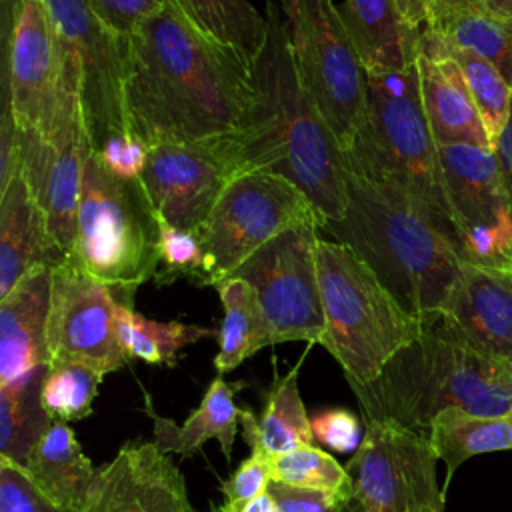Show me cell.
<instances>
[{
  "instance_id": "cell-6",
  "label": "cell",
  "mask_w": 512,
  "mask_h": 512,
  "mask_svg": "<svg viewBox=\"0 0 512 512\" xmlns=\"http://www.w3.org/2000/svg\"><path fill=\"white\" fill-rule=\"evenodd\" d=\"M316 262L326 318L320 344L350 386H364L422 332L424 322L408 314L348 246L318 238Z\"/></svg>"
},
{
  "instance_id": "cell-25",
  "label": "cell",
  "mask_w": 512,
  "mask_h": 512,
  "mask_svg": "<svg viewBox=\"0 0 512 512\" xmlns=\"http://www.w3.org/2000/svg\"><path fill=\"white\" fill-rule=\"evenodd\" d=\"M24 470L64 512H80L96 478L68 422H54L34 446Z\"/></svg>"
},
{
  "instance_id": "cell-16",
  "label": "cell",
  "mask_w": 512,
  "mask_h": 512,
  "mask_svg": "<svg viewBox=\"0 0 512 512\" xmlns=\"http://www.w3.org/2000/svg\"><path fill=\"white\" fill-rule=\"evenodd\" d=\"M20 142V174L46 214L56 244L70 258L76 238L84 166L92 152L80 82L68 92L52 132L48 136L20 132Z\"/></svg>"
},
{
  "instance_id": "cell-38",
  "label": "cell",
  "mask_w": 512,
  "mask_h": 512,
  "mask_svg": "<svg viewBox=\"0 0 512 512\" xmlns=\"http://www.w3.org/2000/svg\"><path fill=\"white\" fill-rule=\"evenodd\" d=\"M272 484V458L252 450L248 458L240 462L234 474L222 482L220 490L226 496V508H238L264 492H268Z\"/></svg>"
},
{
  "instance_id": "cell-39",
  "label": "cell",
  "mask_w": 512,
  "mask_h": 512,
  "mask_svg": "<svg viewBox=\"0 0 512 512\" xmlns=\"http://www.w3.org/2000/svg\"><path fill=\"white\" fill-rule=\"evenodd\" d=\"M314 440L336 452H356L362 442V428L358 418L346 408L320 410L312 420Z\"/></svg>"
},
{
  "instance_id": "cell-46",
  "label": "cell",
  "mask_w": 512,
  "mask_h": 512,
  "mask_svg": "<svg viewBox=\"0 0 512 512\" xmlns=\"http://www.w3.org/2000/svg\"><path fill=\"white\" fill-rule=\"evenodd\" d=\"M224 510L226 512H276V502H274L270 492H264L262 496H258V498H254V500H250V502H246L238 508H226L224 506Z\"/></svg>"
},
{
  "instance_id": "cell-5",
  "label": "cell",
  "mask_w": 512,
  "mask_h": 512,
  "mask_svg": "<svg viewBox=\"0 0 512 512\" xmlns=\"http://www.w3.org/2000/svg\"><path fill=\"white\" fill-rule=\"evenodd\" d=\"M342 158L348 172L410 194L458 246L416 64L366 76L364 118Z\"/></svg>"
},
{
  "instance_id": "cell-10",
  "label": "cell",
  "mask_w": 512,
  "mask_h": 512,
  "mask_svg": "<svg viewBox=\"0 0 512 512\" xmlns=\"http://www.w3.org/2000/svg\"><path fill=\"white\" fill-rule=\"evenodd\" d=\"M298 74L344 150L366 110V72L334 0H302L290 26Z\"/></svg>"
},
{
  "instance_id": "cell-17",
  "label": "cell",
  "mask_w": 512,
  "mask_h": 512,
  "mask_svg": "<svg viewBox=\"0 0 512 512\" xmlns=\"http://www.w3.org/2000/svg\"><path fill=\"white\" fill-rule=\"evenodd\" d=\"M140 184L166 222L198 230L228 182L238 176L218 142H154Z\"/></svg>"
},
{
  "instance_id": "cell-34",
  "label": "cell",
  "mask_w": 512,
  "mask_h": 512,
  "mask_svg": "<svg viewBox=\"0 0 512 512\" xmlns=\"http://www.w3.org/2000/svg\"><path fill=\"white\" fill-rule=\"evenodd\" d=\"M104 374L84 364L48 366L40 400L54 422H74L92 414V402Z\"/></svg>"
},
{
  "instance_id": "cell-30",
  "label": "cell",
  "mask_w": 512,
  "mask_h": 512,
  "mask_svg": "<svg viewBox=\"0 0 512 512\" xmlns=\"http://www.w3.org/2000/svg\"><path fill=\"white\" fill-rule=\"evenodd\" d=\"M48 366L0 384V458L26 466L34 446L54 420L46 414L40 390Z\"/></svg>"
},
{
  "instance_id": "cell-52",
  "label": "cell",
  "mask_w": 512,
  "mask_h": 512,
  "mask_svg": "<svg viewBox=\"0 0 512 512\" xmlns=\"http://www.w3.org/2000/svg\"><path fill=\"white\" fill-rule=\"evenodd\" d=\"M508 270H510V272H512V268H508Z\"/></svg>"
},
{
  "instance_id": "cell-3",
  "label": "cell",
  "mask_w": 512,
  "mask_h": 512,
  "mask_svg": "<svg viewBox=\"0 0 512 512\" xmlns=\"http://www.w3.org/2000/svg\"><path fill=\"white\" fill-rule=\"evenodd\" d=\"M320 232L348 246L414 318L440 316L460 280L454 240L406 192L346 170V210Z\"/></svg>"
},
{
  "instance_id": "cell-42",
  "label": "cell",
  "mask_w": 512,
  "mask_h": 512,
  "mask_svg": "<svg viewBox=\"0 0 512 512\" xmlns=\"http://www.w3.org/2000/svg\"><path fill=\"white\" fill-rule=\"evenodd\" d=\"M90 8L120 36H130L134 28L154 14L164 0H86Z\"/></svg>"
},
{
  "instance_id": "cell-36",
  "label": "cell",
  "mask_w": 512,
  "mask_h": 512,
  "mask_svg": "<svg viewBox=\"0 0 512 512\" xmlns=\"http://www.w3.org/2000/svg\"><path fill=\"white\" fill-rule=\"evenodd\" d=\"M158 220V256L162 268L156 272V284H170L178 278H190L200 286H212L210 262L198 230L178 228L156 214Z\"/></svg>"
},
{
  "instance_id": "cell-51",
  "label": "cell",
  "mask_w": 512,
  "mask_h": 512,
  "mask_svg": "<svg viewBox=\"0 0 512 512\" xmlns=\"http://www.w3.org/2000/svg\"><path fill=\"white\" fill-rule=\"evenodd\" d=\"M508 268H512V260H510V264H508Z\"/></svg>"
},
{
  "instance_id": "cell-53",
  "label": "cell",
  "mask_w": 512,
  "mask_h": 512,
  "mask_svg": "<svg viewBox=\"0 0 512 512\" xmlns=\"http://www.w3.org/2000/svg\"><path fill=\"white\" fill-rule=\"evenodd\" d=\"M510 416H512V412H510Z\"/></svg>"
},
{
  "instance_id": "cell-22",
  "label": "cell",
  "mask_w": 512,
  "mask_h": 512,
  "mask_svg": "<svg viewBox=\"0 0 512 512\" xmlns=\"http://www.w3.org/2000/svg\"><path fill=\"white\" fill-rule=\"evenodd\" d=\"M50 294L52 268H38L0 298V384L48 366Z\"/></svg>"
},
{
  "instance_id": "cell-24",
  "label": "cell",
  "mask_w": 512,
  "mask_h": 512,
  "mask_svg": "<svg viewBox=\"0 0 512 512\" xmlns=\"http://www.w3.org/2000/svg\"><path fill=\"white\" fill-rule=\"evenodd\" d=\"M240 388V382L230 384L222 376H216L208 386L206 394L202 396L200 406L186 418L182 426H176L170 418L160 416L152 408L150 396L146 394V412L154 424L156 446L164 454L176 452L182 458H186L198 452L204 442L214 438L218 440L226 460H230L238 432V422L242 416V408L234 404V394Z\"/></svg>"
},
{
  "instance_id": "cell-4",
  "label": "cell",
  "mask_w": 512,
  "mask_h": 512,
  "mask_svg": "<svg viewBox=\"0 0 512 512\" xmlns=\"http://www.w3.org/2000/svg\"><path fill=\"white\" fill-rule=\"evenodd\" d=\"M368 420H384L428 436L432 420L448 408L480 416L512 412V366L458 340L438 316L398 350L380 374L350 386Z\"/></svg>"
},
{
  "instance_id": "cell-47",
  "label": "cell",
  "mask_w": 512,
  "mask_h": 512,
  "mask_svg": "<svg viewBox=\"0 0 512 512\" xmlns=\"http://www.w3.org/2000/svg\"><path fill=\"white\" fill-rule=\"evenodd\" d=\"M490 10L512 20V0H484Z\"/></svg>"
},
{
  "instance_id": "cell-15",
  "label": "cell",
  "mask_w": 512,
  "mask_h": 512,
  "mask_svg": "<svg viewBox=\"0 0 512 512\" xmlns=\"http://www.w3.org/2000/svg\"><path fill=\"white\" fill-rule=\"evenodd\" d=\"M58 30L72 48L92 150L112 136L130 134L126 104V38L114 32L86 0H46Z\"/></svg>"
},
{
  "instance_id": "cell-1",
  "label": "cell",
  "mask_w": 512,
  "mask_h": 512,
  "mask_svg": "<svg viewBox=\"0 0 512 512\" xmlns=\"http://www.w3.org/2000/svg\"><path fill=\"white\" fill-rule=\"evenodd\" d=\"M252 100V68L202 34L176 0L126 36V104L146 144L228 138Z\"/></svg>"
},
{
  "instance_id": "cell-20",
  "label": "cell",
  "mask_w": 512,
  "mask_h": 512,
  "mask_svg": "<svg viewBox=\"0 0 512 512\" xmlns=\"http://www.w3.org/2000/svg\"><path fill=\"white\" fill-rule=\"evenodd\" d=\"M416 68L424 114L436 144H470L492 150L460 66L426 30L420 36Z\"/></svg>"
},
{
  "instance_id": "cell-27",
  "label": "cell",
  "mask_w": 512,
  "mask_h": 512,
  "mask_svg": "<svg viewBox=\"0 0 512 512\" xmlns=\"http://www.w3.org/2000/svg\"><path fill=\"white\" fill-rule=\"evenodd\" d=\"M298 368L300 362L284 376L274 378L260 418L248 410H242L240 416L244 440L252 450L270 458L310 446L314 440L312 424L298 390Z\"/></svg>"
},
{
  "instance_id": "cell-23",
  "label": "cell",
  "mask_w": 512,
  "mask_h": 512,
  "mask_svg": "<svg viewBox=\"0 0 512 512\" xmlns=\"http://www.w3.org/2000/svg\"><path fill=\"white\" fill-rule=\"evenodd\" d=\"M336 8L366 76L416 64L422 30L406 22L396 0H342Z\"/></svg>"
},
{
  "instance_id": "cell-21",
  "label": "cell",
  "mask_w": 512,
  "mask_h": 512,
  "mask_svg": "<svg viewBox=\"0 0 512 512\" xmlns=\"http://www.w3.org/2000/svg\"><path fill=\"white\" fill-rule=\"evenodd\" d=\"M64 260L46 214L18 174L0 192V298L30 272L54 268Z\"/></svg>"
},
{
  "instance_id": "cell-40",
  "label": "cell",
  "mask_w": 512,
  "mask_h": 512,
  "mask_svg": "<svg viewBox=\"0 0 512 512\" xmlns=\"http://www.w3.org/2000/svg\"><path fill=\"white\" fill-rule=\"evenodd\" d=\"M148 152L150 146L136 132H130L108 138L96 154L106 170H110L114 176L124 180H136L146 166Z\"/></svg>"
},
{
  "instance_id": "cell-14",
  "label": "cell",
  "mask_w": 512,
  "mask_h": 512,
  "mask_svg": "<svg viewBox=\"0 0 512 512\" xmlns=\"http://www.w3.org/2000/svg\"><path fill=\"white\" fill-rule=\"evenodd\" d=\"M116 292L66 258L52 268L46 326L48 366L84 364L100 374L122 368L130 358L116 332Z\"/></svg>"
},
{
  "instance_id": "cell-43",
  "label": "cell",
  "mask_w": 512,
  "mask_h": 512,
  "mask_svg": "<svg viewBox=\"0 0 512 512\" xmlns=\"http://www.w3.org/2000/svg\"><path fill=\"white\" fill-rule=\"evenodd\" d=\"M22 168V142L14 118L4 106L2 126H0V192L20 174Z\"/></svg>"
},
{
  "instance_id": "cell-28",
  "label": "cell",
  "mask_w": 512,
  "mask_h": 512,
  "mask_svg": "<svg viewBox=\"0 0 512 512\" xmlns=\"http://www.w3.org/2000/svg\"><path fill=\"white\" fill-rule=\"evenodd\" d=\"M216 290L224 316L216 334L218 354L214 366L218 374H226L238 368L246 358L274 344V334L254 288L246 280L230 276L222 280Z\"/></svg>"
},
{
  "instance_id": "cell-32",
  "label": "cell",
  "mask_w": 512,
  "mask_h": 512,
  "mask_svg": "<svg viewBox=\"0 0 512 512\" xmlns=\"http://www.w3.org/2000/svg\"><path fill=\"white\" fill-rule=\"evenodd\" d=\"M116 332L122 350L128 358H140L148 364H176V354L188 344L206 336H216V330L184 324V322H158L138 314L132 304L118 302Z\"/></svg>"
},
{
  "instance_id": "cell-37",
  "label": "cell",
  "mask_w": 512,
  "mask_h": 512,
  "mask_svg": "<svg viewBox=\"0 0 512 512\" xmlns=\"http://www.w3.org/2000/svg\"><path fill=\"white\" fill-rule=\"evenodd\" d=\"M0 512H64L28 476V472L0 458Z\"/></svg>"
},
{
  "instance_id": "cell-33",
  "label": "cell",
  "mask_w": 512,
  "mask_h": 512,
  "mask_svg": "<svg viewBox=\"0 0 512 512\" xmlns=\"http://www.w3.org/2000/svg\"><path fill=\"white\" fill-rule=\"evenodd\" d=\"M432 36L438 40L444 52H448L460 66L494 150L512 110V84L490 60H486L478 52L450 44L436 34Z\"/></svg>"
},
{
  "instance_id": "cell-13",
  "label": "cell",
  "mask_w": 512,
  "mask_h": 512,
  "mask_svg": "<svg viewBox=\"0 0 512 512\" xmlns=\"http://www.w3.org/2000/svg\"><path fill=\"white\" fill-rule=\"evenodd\" d=\"M436 454L426 434L364 418V436L346 464L366 512H444Z\"/></svg>"
},
{
  "instance_id": "cell-26",
  "label": "cell",
  "mask_w": 512,
  "mask_h": 512,
  "mask_svg": "<svg viewBox=\"0 0 512 512\" xmlns=\"http://www.w3.org/2000/svg\"><path fill=\"white\" fill-rule=\"evenodd\" d=\"M424 30L478 52L512 84V20L484 0H432Z\"/></svg>"
},
{
  "instance_id": "cell-19",
  "label": "cell",
  "mask_w": 512,
  "mask_h": 512,
  "mask_svg": "<svg viewBox=\"0 0 512 512\" xmlns=\"http://www.w3.org/2000/svg\"><path fill=\"white\" fill-rule=\"evenodd\" d=\"M458 340L492 358L512 356V272L464 260L460 280L438 316Z\"/></svg>"
},
{
  "instance_id": "cell-50",
  "label": "cell",
  "mask_w": 512,
  "mask_h": 512,
  "mask_svg": "<svg viewBox=\"0 0 512 512\" xmlns=\"http://www.w3.org/2000/svg\"><path fill=\"white\" fill-rule=\"evenodd\" d=\"M508 364H510V366H512V356H510V358H508Z\"/></svg>"
},
{
  "instance_id": "cell-18",
  "label": "cell",
  "mask_w": 512,
  "mask_h": 512,
  "mask_svg": "<svg viewBox=\"0 0 512 512\" xmlns=\"http://www.w3.org/2000/svg\"><path fill=\"white\" fill-rule=\"evenodd\" d=\"M80 512H198L180 468L156 442L124 444L96 472ZM212 512H226L216 506Z\"/></svg>"
},
{
  "instance_id": "cell-2",
  "label": "cell",
  "mask_w": 512,
  "mask_h": 512,
  "mask_svg": "<svg viewBox=\"0 0 512 512\" xmlns=\"http://www.w3.org/2000/svg\"><path fill=\"white\" fill-rule=\"evenodd\" d=\"M268 42L252 68L254 100L238 130L218 140L236 174L268 172L294 182L328 220L346 210L340 144L298 74L288 20L266 0Z\"/></svg>"
},
{
  "instance_id": "cell-11",
  "label": "cell",
  "mask_w": 512,
  "mask_h": 512,
  "mask_svg": "<svg viewBox=\"0 0 512 512\" xmlns=\"http://www.w3.org/2000/svg\"><path fill=\"white\" fill-rule=\"evenodd\" d=\"M320 226L298 224L254 252L232 276L246 280L266 314L274 344H320L326 318L318 280Z\"/></svg>"
},
{
  "instance_id": "cell-48",
  "label": "cell",
  "mask_w": 512,
  "mask_h": 512,
  "mask_svg": "<svg viewBox=\"0 0 512 512\" xmlns=\"http://www.w3.org/2000/svg\"><path fill=\"white\" fill-rule=\"evenodd\" d=\"M284 2V12H286V20L290 26H294L300 18V2L302 0H282Z\"/></svg>"
},
{
  "instance_id": "cell-45",
  "label": "cell",
  "mask_w": 512,
  "mask_h": 512,
  "mask_svg": "<svg viewBox=\"0 0 512 512\" xmlns=\"http://www.w3.org/2000/svg\"><path fill=\"white\" fill-rule=\"evenodd\" d=\"M396 4L410 26H414L418 30L426 28L432 0H396Z\"/></svg>"
},
{
  "instance_id": "cell-35",
  "label": "cell",
  "mask_w": 512,
  "mask_h": 512,
  "mask_svg": "<svg viewBox=\"0 0 512 512\" xmlns=\"http://www.w3.org/2000/svg\"><path fill=\"white\" fill-rule=\"evenodd\" d=\"M272 482L354 498V482L346 466L312 444L272 458Z\"/></svg>"
},
{
  "instance_id": "cell-29",
  "label": "cell",
  "mask_w": 512,
  "mask_h": 512,
  "mask_svg": "<svg viewBox=\"0 0 512 512\" xmlns=\"http://www.w3.org/2000/svg\"><path fill=\"white\" fill-rule=\"evenodd\" d=\"M428 440L436 458L446 464V488L468 458L512 450V416H480L448 408L432 420Z\"/></svg>"
},
{
  "instance_id": "cell-31",
  "label": "cell",
  "mask_w": 512,
  "mask_h": 512,
  "mask_svg": "<svg viewBox=\"0 0 512 512\" xmlns=\"http://www.w3.org/2000/svg\"><path fill=\"white\" fill-rule=\"evenodd\" d=\"M176 4L202 34L254 68L268 42V18L250 0H176Z\"/></svg>"
},
{
  "instance_id": "cell-9",
  "label": "cell",
  "mask_w": 512,
  "mask_h": 512,
  "mask_svg": "<svg viewBox=\"0 0 512 512\" xmlns=\"http://www.w3.org/2000/svg\"><path fill=\"white\" fill-rule=\"evenodd\" d=\"M80 82L78 62L46 0H16L8 36L6 106L22 134L48 136L68 92Z\"/></svg>"
},
{
  "instance_id": "cell-49",
  "label": "cell",
  "mask_w": 512,
  "mask_h": 512,
  "mask_svg": "<svg viewBox=\"0 0 512 512\" xmlns=\"http://www.w3.org/2000/svg\"><path fill=\"white\" fill-rule=\"evenodd\" d=\"M344 512H366V510H364V506L356 498H352V502L344 508Z\"/></svg>"
},
{
  "instance_id": "cell-12",
  "label": "cell",
  "mask_w": 512,
  "mask_h": 512,
  "mask_svg": "<svg viewBox=\"0 0 512 512\" xmlns=\"http://www.w3.org/2000/svg\"><path fill=\"white\" fill-rule=\"evenodd\" d=\"M444 192L466 262L508 268L512 260V196L494 150L438 144Z\"/></svg>"
},
{
  "instance_id": "cell-8",
  "label": "cell",
  "mask_w": 512,
  "mask_h": 512,
  "mask_svg": "<svg viewBox=\"0 0 512 512\" xmlns=\"http://www.w3.org/2000/svg\"><path fill=\"white\" fill-rule=\"evenodd\" d=\"M298 224L322 228L326 218L294 182L268 172L234 176L198 228L212 286L230 278L264 244Z\"/></svg>"
},
{
  "instance_id": "cell-41",
  "label": "cell",
  "mask_w": 512,
  "mask_h": 512,
  "mask_svg": "<svg viewBox=\"0 0 512 512\" xmlns=\"http://www.w3.org/2000/svg\"><path fill=\"white\" fill-rule=\"evenodd\" d=\"M268 492L276 502V512H344L352 498L322 490L296 488L272 482Z\"/></svg>"
},
{
  "instance_id": "cell-7",
  "label": "cell",
  "mask_w": 512,
  "mask_h": 512,
  "mask_svg": "<svg viewBox=\"0 0 512 512\" xmlns=\"http://www.w3.org/2000/svg\"><path fill=\"white\" fill-rule=\"evenodd\" d=\"M158 240L156 212L140 180L114 176L92 150L84 166L70 258L132 304L134 290L156 276Z\"/></svg>"
},
{
  "instance_id": "cell-44",
  "label": "cell",
  "mask_w": 512,
  "mask_h": 512,
  "mask_svg": "<svg viewBox=\"0 0 512 512\" xmlns=\"http://www.w3.org/2000/svg\"><path fill=\"white\" fill-rule=\"evenodd\" d=\"M494 154L498 158L504 182H506L508 192L512 196V110H510V116H508V122H506L504 130H502V134H500V138L496 142Z\"/></svg>"
}]
</instances>
